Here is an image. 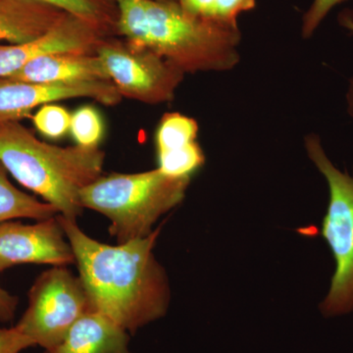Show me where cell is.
Wrapping results in <instances>:
<instances>
[{
  "mask_svg": "<svg viewBox=\"0 0 353 353\" xmlns=\"http://www.w3.org/2000/svg\"><path fill=\"white\" fill-rule=\"evenodd\" d=\"M36 347L34 341L13 328L0 327V353H20L27 348Z\"/></svg>",
  "mask_w": 353,
  "mask_h": 353,
  "instance_id": "obj_21",
  "label": "cell"
},
{
  "mask_svg": "<svg viewBox=\"0 0 353 353\" xmlns=\"http://www.w3.org/2000/svg\"><path fill=\"white\" fill-rule=\"evenodd\" d=\"M92 310L80 277L66 266H54L32 285L28 308L15 328L48 352L61 343L74 324Z\"/></svg>",
  "mask_w": 353,
  "mask_h": 353,
  "instance_id": "obj_6",
  "label": "cell"
},
{
  "mask_svg": "<svg viewBox=\"0 0 353 353\" xmlns=\"http://www.w3.org/2000/svg\"><path fill=\"white\" fill-rule=\"evenodd\" d=\"M190 179L174 178L159 169L136 174L113 173L99 176L83 188V208L110 220L109 233L124 243L145 238L160 216L185 199Z\"/></svg>",
  "mask_w": 353,
  "mask_h": 353,
  "instance_id": "obj_4",
  "label": "cell"
},
{
  "mask_svg": "<svg viewBox=\"0 0 353 353\" xmlns=\"http://www.w3.org/2000/svg\"><path fill=\"white\" fill-rule=\"evenodd\" d=\"M90 99L104 105L119 103L122 97L111 82L29 83L0 79V124L19 122L34 109L51 102Z\"/></svg>",
  "mask_w": 353,
  "mask_h": 353,
  "instance_id": "obj_10",
  "label": "cell"
},
{
  "mask_svg": "<svg viewBox=\"0 0 353 353\" xmlns=\"http://www.w3.org/2000/svg\"><path fill=\"white\" fill-rule=\"evenodd\" d=\"M57 218L95 311L132 333L165 315L170 289L152 252L161 228L145 238L108 245L83 233L76 221Z\"/></svg>",
  "mask_w": 353,
  "mask_h": 353,
  "instance_id": "obj_1",
  "label": "cell"
},
{
  "mask_svg": "<svg viewBox=\"0 0 353 353\" xmlns=\"http://www.w3.org/2000/svg\"><path fill=\"white\" fill-rule=\"evenodd\" d=\"M129 334L92 310L74 324L61 343L44 353H132Z\"/></svg>",
  "mask_w": 353,
  "mask_h": 353,
  "instance_id": "obj_13",
  "label": "cell"
},
{
  "mask_svg": "<svg viewBox=\"0 0 353 353\" xmlns=\"http://www.w3.org/2000/svg\"><path fill=\"white\" fill-rule=\"evenodd\" d=\"M18 299L0 285V322L12 320L17 309Z\"/></svg>",
  "mask_w": 353,
  "mask_h": 353,
  "instance_id": "obj_22",
  "label": "cell"
},
{
  "mask_svg": "<svg viewBox=\"0 0 353 353\" xmlns=\"http://www.w3.org/2000/svg\"><path fill=\"white\" fill-rule=\"evenodd\" d=\"M76 262L57 217L34 225L19 221L0 224V273L18 264L66 266Z\"/></svg>",
  "mask_w": 353,
  "mask_h": 353,
  "instance_id": "obj_8",
  "label": "cell"
},
{
  "mask_svg": "<svg viewBox=\"0 0 353 353\" xmlns=\"http://www.w3.org/2000/svg\"><path fill=\"white\" fill-rule=\"evenodd\" d=\"M115 31L134 48L152 51L183 73L225 71L239 62L238 27L183 10L179 2L114 0Z\"/></svg>",
  "mask_w": 353,
  "mask_h": 353,
  "instance_id": "obj_2",
  "label": "cell"
},
{
  "mask_svg": "<svg viewBox=\"0 0 353 353\" xmlns=\"http://www.w3.org/2000/svg\"><path fill=\"white\" fill-rule=\"evenodd\" d=\"M345 0H314L303 16V36L308 39L334 6Z\"/></svg>",
  "mask_w": 353,
  "mask_h": 353,
  "instance_id": "obj_20",
  "label": "cell"
},
{
  "mask_svg": "<svg viewBox=\"0 0 353 353\" xmlns=\"http://www.w3.org/2000/svg\"><path fill=\"white\" fill-rule=\"evenodd\" d=\"M65 12L115 29L117 7L114 0H39Z\"/></svg>",
  "mask_w": 353,
  "mask_h": 353,
  "instance_id": "obj_17",
  "label": "cell"
},
{
  "mask_svg": "<svg viewBox=\"0 0 353 353\" xmlns=\"http://www.w3.org/2000/svg\"><path fill=\"white\" fill-rule=\"evenodd\" d=\"M71 118L72 114L63 106L48 103L34 113L32 123L46 138L57 139L63 138L70 131Z\"/></svg>",
  "mask_w": 353,
  "mask_h": 353,
  "instance_id": "obj_19",
  "label": "cell"
},
{
  "mask_svg": "<svg viewBox=\"0 0 353 353\" xmlns=\"http://www.w3.org/2000/svg\"><path fill=\"white\" fill-rule=\"evenodd\" d=\"M66 14L39 0H0V41L17 44L38 39Z\"/></svg>",
  "mask_w": 353,
  "mask_h": 353,
  "instance_id": "obj_14",
  "label": "cell"
},
{
  "mask_svg": "<svg viewBox=\"0 0 353 353\" xmlns=\"http://www.w3.org/2000/svg\"><path fill=\"white\" fill-rule=\"evenodd\" d=\"M340 22L343 27L353 32V17L352 14H348L347 12L341 14ZM347 101L348 111L353 116V80L352 81V85H350V92H348Z\"/></svg>",
  "mask_w": 353,
  "mask_h": 353,
  "instance_id": "obj_23",
  "label": "cell"
},
{
  "mask_svg": "<svg viewBox=\"0 0 353 353\" xmlns=\"http://www.w3.org/2000/svg\"><path fill=\"white\" fill-rule=\"evenodd\" d=\"M178 2L183 10L192 15L229 27H238L239 15L255 7V0H179Z\"/></svg>",
  "mask_w": 353,
  "mask_h": 353,
  "instance_id": "obj_16",
  "label": "cell"
},
{
  "mask_svg": "<svg viewBox=\"0 0 353 353\" xmlns=\"http://www.w3.org/2000/svg\"><path fill=\"white\" fill-rule=\"evenodd\" d=\"M6 79L29 83H76L106 81L108 72L95 53H53L36 58Z\"/></svg>",
  "mask_w": 353,
  "mask_h": 353,
  "instance_id": "obj_12",
  "label": "cell"
},
{
  "mask_svg": "<svg viewBox=\"0 0 353 353\" xmlns=\"http://www.w3.org/2000/svg\"><path fill=\"white\" fill-rule=\"evenodd\" d=\"M70 132L78 145L99 148L104 134V123L101 113L90 105L77 109L72 114Z\"/></svg>",
  "mask_w": 353,
  "mask_h": 353,
  "instance_id": "obj_18",
  "label": "cell"
},
{
  "mask_svg": "<svg viewBox=\"0 0 353 353\" xmlns=\"http://www.w3.org/2000/svg\"><path fill=\"white\" fill-rule=\"evenodd\" d=\"M57 210L48 202L26 194L14 187L7 171L0 164V224L22 218L39 221L55 217Z\"/></svg>",
  "mask_w": 353,
  "mask_h": 353,
  "instance_id": "obj_15",
  "label": "cell"
},
{
  "mask_svg": "<svg viewBox=\"0 0 353 353\" xmlns=\"http://www.w3.org/2000/svg\"><path fill=\"white\" fill-rule=\"evenodd\" d=\"M197 134L196 120L181 113L165 114L155 132L158 169L174 178H192L205 163Z\"/></svg>",
  "mask_w": 353,
  "mask_h": 353,
  "instance_id": "obj_11",
  "label": "cell"
},
{
  "mask_svg": "<svg viewBox=\"0 0 353 353\" xmlns=\"http://www.w3.org/2000/svg\"><path fill=\"white\" fill-rule=\"evenodd\" d=\"M111 28L67 13L50 31L24 43L0 46V79L7 78L28 63L53 53H95L109 37Z\"/></svg>",
  "mask_w": 353,
  "mask_h": 353,
  "instance_id": "obj_9",
  "label": "cell"
},
{
  "mask_svg": "<svg viewBox=\"0 0 353 353\" xmlns=\"http://www.w3.org/2000/svg\"><path fill=\"white\" fill-rule=\"evenodd\" d=\"M95 54L121 97L145 103L171 101L185 75L154 52L109 37L99 44Z\"/></svg>",
  "mask_w": 353,
  "mask_h": 353,
  "instance_id": "obj_7",
  "label": "cell"
},
{
  "mask_svg": "<svg viewBox=\"0 0 353 353\" xmlns=\"http://www.w3.org/2000/svg\"><path fill=\"white\" fill-rule=\"evenodd\" d=\"M154 1H159V2H178L179 0H154Z\"/></svg>",
  "mask_w": 353,
  "mask_h": 353,
  "instance_id": "obj_24",
  "label": "cell"
},
{
  "mask_svg": "<svg viewBox=\"0 0 353 353\" xmlns=\"http://www.w3.org/2000/svg\"><path fill=\"white\" fill-rule=\"evenodd\" d=\"M305 148L309 158L326 178L330 192L322 236L333 253L336 271L320 308L329 317L347 314L353 311V178L334 166L316 134L306 137Z\"/></svg>",
  "mask_w": 353,
  "mask_h": 353,
  "instance_id": "obj_5",
  "label": "cell"
},
{
  "mask_svg": "<svg viewBox=\"0 0 353 353\" xmlns=\"http://www.w3.org/2000/svg\"><path fill=\"white\" fill-rule=\"evenodd\" d=\"M104 157L99 148L44 143L19 122L0 124V164L67 219L82 213L81 192L101 176Z\"/></svg>",
  "mask_w": 353,
  "mask_h": 353,
  "instance_id": "obj_3",
  "label": "cell"
}]
</instances>
